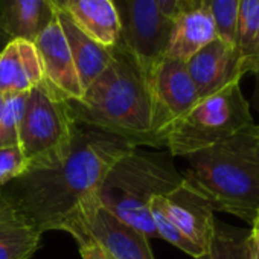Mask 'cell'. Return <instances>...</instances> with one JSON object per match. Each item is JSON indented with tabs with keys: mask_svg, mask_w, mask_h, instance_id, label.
I'll use <instances>...</instances> for the list:
<instances>
[{
	"mask_svg": "<svg viewBox=\"0 0 259 259\" xmlns=\"http://www.w3.org/2000/svg\"><path fill=\"white\" fill-rule=\"evenodd\" d=\"M136 147L78 125L67 157L55 168L29 169L0 189V198L38 232L64 230L81 204L98 192L107 171Z\"/></svg>",
	"mask_w": 259,
	"mask_h": 259,
	"instance_id": "6da1fadb",
	"label": "cell"
},
{
	"mask_svg": "<svg viewBox=\"0 0 259 259\" xmlns=\"http://www.w3.org/2000/svg\"><path fill=\"white\" fill-rule=\"evenodd\" d=\"M69 104L79 126L119 138L136 148L157 147L148 79L122 46L113 49L110 64L82 98Z\"/></svg>",
	"mask_w": 259,
	"mask_h": 259,
	"instance_id": "7a4b0ae2",
	"label": "cell"
},
{
	"mask_svg": "<svg viewBox=\"0 0 259 259\" xmlns=\"http://www.w3.org/2000/svg\"><path fill=\"white\" fill-rule=\"evenodd\" d=\"M185 159V185L203 197L213 212L220 210L253 223L259 212L257 125Z\"/></svg>",
	"mask_w": 259,
	"mask_h": 259,
	"instance_id": "3957f363",
	"label": "cell"
},
{
	"mask_svg": "<svg viewBox=\"0 0 259 259\" xmlns=\"http://www.w3.org/2000/svg\"><path fill=\"white\" fill-rule=\"evenodd\" d=\"M183 183L169 153H145L135 148L117 159L98 188L99 203L123 223L148 238H159L151 201Z\"/></svg>",
	"mask_w": 259,
	"mask_h": 259,
	"instance_id": "277c9868",
	"label": "cell"
},
{
	"mask_svg": "<svg viewBox=\"0 0 259 259\" xmlns=\"http://www.w3.org/2000/svg\"><path fill=\"white\" fill-rule=\"evenodd\" d=\"M78 123L69 99L46 81L31 89L19 130V147L28 169L58 166L69 154Z\"/></svg>",
	"mask_w": 259,
	"mask_h": 259,
	"instance_id": "5b68a950",
	"label": "cell"
},
{
	"mask_svg": "<svg viewBox=\"0 0 259 259\" xmlns=\"http://www.w3.org/2000/svg\"><path fill=\"white\" fill-rule=\"evenodd\" d=\"M251 125L250 105L239 84H233L200 99L177 119L163 135V148L171 156L186 157L224 142Z\"/></svg>",
	"mask_w": 259,
	"mask_h": 259,
	"instance_id": "8992f818",
	"label": "cell"
},
{
	"mask_svg": "<svg viewBox=\"0 0 259 259\" xmlns=\"http://www.w3.org/2000/svg\"><path fill=\"white\" fill-rule=\"evenodd\" d=\"M64 232L76 242L96 244L107 259H154L150 238L108 212L93 194L79 207Z\"/></svg>",
	"mask_w": 259,
	"mask_h": 259,
	"instance_id": "52a82bcc",
	"label": "cell"
},
{
	"mask_svg": "<svg viewBox=\"0 0 259 259\" xmlns=\"http://www.w3.org/2000/svg\"><path fill=\"white\" fill-rule=\"evenodd\" d=\"M122 20L120 46L133 57L148 78L153 67L165 57L172 20L154 0H114Z\"/></svg>",
	"mask_w": 259,
	"mask_h": 259,
	"instance_id": "ba28073f",
	"label": "cell"
},
{
	"mask_svg": "<svg viewBox=\"0 0 259 259\" xmlns=\"http://www.w3.org/2000/svg\"><path fill=\"white\" fill-rule=\"evenodd\" d=\"M147 79L153 102V133L157 148H163L165 132L188 113L200 98L183 61L163 57Z\"/></svg>",
	"mask_w": 259,
	"mask_h": 259,
	"instance_id": "9c48e42d",
	"label": "cell"
},
{
	"mask_svg": "<svg viewBox=\"0 0 259 259\" xmlns=\"http://www.w3.org/2000/svg\"><path fill=\"white\" fill-rule=\"evenodd\" d=\"M257 60L245 57L235 43L217 38L188 60L186 67L198 98L203 99L239 84L241 78L253 70Z\"/></svg>",
	"mask_w": 259,
	"mask_h": 259,
	"instance_id": "30bf717a",
	"label": "cell"
},
{
	"mask_svg": "<svg viewBox=\"0 0 259 259\" xmlns=\"http://www.w3.org/2000/svg\"><path fill=\"white\" fill-rule=\"evenodd\" d=\"M151 204L203 251L207 250L217 227L213 209L203 197L186 186L185 182L172 192L154 198Z\"/></svg>",
	"mask_w": 259,
	"mask_h": 259,
	"instance_id": "8fae6325",
	"label": "cell"
},
{
	"mask_svg": "<svg viewBox=\"0 0 259 259\" xmlns=\"http://www.w3.org/2000/svg\"><path fill=\"white\" fill-rule=\"evenodd\" d=\"M58 13V11H57ZM41 64L45 81L69 101H78L84 95V87L79 81L67 40L55 17L34 41Z\"/></svg>",
	"mask_w": 259,
	"mask_h": 259,
	"instance_id": "7c38bea8",
	"label": "cell"
},
{
	"mask_svg": "<svg viewBox=\"0 0 259 259\" xmlns=\"http://www.w3.org/2000/svg\"><path fill=\"white\" fill-rule=\"evenodd\" d=\"M43 81V64L34 41L11 38L0 51V93H28Z\"/></svg>",
	"mask_w": 259,
	"mask_h": 259,
	"instance_id": "4fadbf2b",
	"label": "cell"
},
{
	"mask_svg": "<svg viewBox=\"0 0 259 259\" xmlns=\"http://www.w3.org/2000/svg\"><path fill=\"white\" fill-rule=\"evenodd\" d=\"M92 40L107 49L122 43V20L114 0H72L63 10Z\"/></svg>",
	"mask_w": 259,
	"mask_h": 259,
	"instance_id": "5bb4252c",
	"label": "cell"
},
{
	"mask_svg": "<svg viewBox=\"0 0 259 259\" xmlns=\"http://www.w3.org/2000/svg\"><path fill=\"white\" fill-rule=\"evenodd\" d=\"M220 38L210 13L203 7H194L172 20L165 57L186 63L213 40Z\"/></svg>",
	"mask_w": 259,
	"mask_h": 259,
	"instance_id": "9a60e30c",
	"label": "cell"
},
{
	"mask_svg": "<svg viewBox=\"0 0 259 259\" xmlns=\"http://www.w3.org/2000/svg\"><path fill=\"white\" fill-rule=\"evenodd\" d=\"M57 11L52 0H0V23L10 38L35 41Z\"/></svg>",
	"mask_w": 259,
	"mask_h": 259,
	"instance_id": "2e32d148",
	"label": "cell"
},
{
	"mask_svg": "<svg viewBox=\"0 0 259 259\" xmlns=\"http://www.w3.org/2000/svg\"><path fill=\"white\" fill-rule=\"evenodd\" d=\"M57 17L67 40L79 81L85 90L110 64L113 49H107L85 35L64 11H58Z\"/></svg>",
	"mask_w": 259,
	"mask_h": 259,
	"instance_id": "e0dca14e",
	"label": "cell"
},
{
	"mask_svg": "<svg viewBox=\"0 0 259 259\" xmlns=\"http://www.w3.org/2000/svg\"><path fill=\"white\" fill-rule=\"evenodd\" d=\"M41 232L0 198V259H29L38 248Z\"/></svg>",
	"mask_w": 259,
	"mask_h": 259,
	"instance_id": "ac0fdd59",
	"label": "cell"
},
{
	"mask_svg": "<svg viewBox=\"0 0 259 259\" xmlns=\"http://www.w3.org/2000/svg\"><path fill=\"white\" fill-rule=\"evenodd\" d=\"M250 230L223 226L217 223L212 241L198 259H248Z\"/></svg>",
	"mask_w": 259,
	"mask_h": 259,
	"instance_id": "d6986e66",
	"label": "cell"
},
{
	"mask_svg": "<svg viewBox=\"0 0 259 259\" xmlns=\"http://www.w3.org/2000/svg\"><path fill=\"white\" fill-rule=\"evenodd\" d=\"M235 43L248 58H259V0H241Z\"/></svg>",
	"mask_w": 259,
	"mask_h": 259,
	"instance_id": "ffe728a7",
	"label": "cell"
},
{
	"mask_svg": "<svg viewBox=\"0 0 259 259\" xmlns=\"http://www.w3.org/2000/svg\"><path fill=\"white\" fill-rule=\"evenodd\" d=\"M28 93L7 95L0 107V148L19 145V130Z\"/></svg>",
	"mask_w": 259,
	"mask_h": 259,
	"instance_id": "44dd1931",
	"label": "cell"
},
{
	"mask_svg": "<svg viewBox=\"0 0 259 259\" xmlns=\"http://www.w3.org/2000/svg\"><path fill=\"white\" fill-rule=\"evenodd\" d=\"M239 2L241 0H201L200 4L210 13L218 31V37L229 43H235Z\"/></svg>",
	"mask_w": 259,
	"mask_h": 259,
	"instance_id": "7402d4cb",
	"label": "cell"
},
{
	"mask_svg": "<svg viewBox=\"0 0 259 259\" xmlns=\"http://www.w3.org/2000/svg\"><path fill=\"white\" fill-rule=\"evenodd\" d=\"M150 207H151V213H153V220H154L159 238H163L165 241L176 245L177 248H180L186 254L192 256L194 259H198L204 254V251L197 244H194L188 236H185L182 233V230L176 224H172L154 204H151Z\"/></svg>",
	"mask_w": 259,
	"mask_h": 259,
	"instance_id": "603a6c76",
	"label": "cell"
},
{
	"mask_svg": "<svg viewBox=\"0 0 259 259\" xmlns=\"http://www.w3.org/2000/svg\"><path fill=\"white\" fill-rule=\"evenodd\" d=\"M26 169L28 165L19 145L0 148V189L25 174Z\"/></svg>",
	"mask_w": 259,
	"mask_h": 259,
	"instance_id": "cb8c5ba5",
	"label": "cell"
},
{
	"mask_svg": "<svg viewBox=\"0 0 259 259\" xmlns=\"http://www.w3.org/2000/svg\"><path fill=\"white\" fill-rule=\"evenodd\" d=\"M160 11L171 20H174L182 13L195 7L194 0H154Z\"/></svg>",
	"mask_w": 259,
	"mask_h": 259,
	"instance_id": "d4e9b609",
	"label": "cell"
},
{
	"mask_svg": "<svg viewBox=\"0 0 259 259\" xmlns=\"http://www.w3.org/2000/svg\"><path fill=\"white\" fill-rule=\"evenodd\" d=\"M79 253L82 259H107V256L104 254V251L93 242L90 241H84L79 242Z\"/></svg>",
	"mask_w": 259,
	"mask_h": 259,
	"instance_id": "484cf974",
	"label": "cell"
},
{
	"mask_svg": "<svg viewBox=\"0 0 259 259\" xmlns=\"http://www.w3.org/2000/svg\"><path fill=\"white\" fill-rule=\"evenodd\" d=\"M250 226H251V229H250V239H251L256 251L259 253V212L256 213V217H254V220H253V223Z\"/></svg>",
	"mask_w": 259,
	"mask_h": 259,
	"instance_id": "4316f807",
	"label": "cell"
},
{
	"mask_svg": "<svg viewBox=\"0 0 259 259\" xmlns=\"http://www.w3.org/2000/svg\"><path fill=\"white\" fill-rule=\"evenodd\" d=\"M251 73L254 75V93H253V105L259 113V60L256 61Z\"/></svg>",
	"mask_w": 259,
	"mask_h": 259,
	"instance_id": "83f0119b",
	"label": "cell"
},
{
	"mask_svg": "<svg viewBox=\"0 0 259 259\" xmlns=\"http://www.w3.org/2000/svg\"><path fill=\"white\" fill-rule=\"evenodd\" d=\"M70 2H72V0H52L54 7H55L58 11H63V10H66V8L70 5Z\"/></svg>",
	"mask_w": 259,
	"mask_h": 259,
	"instance_id": "f1b7e54d",
	"label": "cell"
},
{
	"mask_svg": "<svg viewBox=\"0 0 259 259\" xmlns=\"http://www.w3.org/2000/svg\"><path fill=\"white\" fill-rule=\"evenodd\" d=\"M11 38L5 34V31H4V28H2V23H0V51H2L4 48H5V45L10 41Z\"/></svg>",
	"mask_w": 259,
	"mask_h": 259,
	"instance_id": "f546056e",
	"label": "cell"
},
{
	"mask_svg": "<svg viewBox=\"0 0 259 259\" xmlns=\"http://www.w3.org/2000/svg\"><path fill=\"white\" fill-rule=\"evenodd\" d=\"M248 259H259V253L256 251V248H254L251 239H250V256H248Z\"/></svg>",
	"mask_w": 259,
	"mask_h": 259,
	"instance_id": "4dcf8cb0",
	"label": "cell"
},
{
	"mask_svg": "<svg viewBox=\"0 0 259 259\" xmlns=\"http://www.w3.org/2000/svg\"><path fill=\"white\" fill-rule=\"evenodd\" d=\"M4 99H5V95L0 93V107H2V104H4Z\"/></svg>",
	"mask_w": 259,
	"mask_h": 259,
	"instance_id": "1f68e13d",
	"label": "cell"
},
{
	"mask_svg": "<svg viewBox=\"0 0 259 259\" xmlns=\"http://www.w3.org/2000/svg\"><path fill=\"white\" fill-rule=\"evenodd\" d=\"M194 2H195V7H198L201 4V0H194Z\"/></svg>",
	"mask_w": 259,
	"mask_h": 259,
	"instance_id": "d6a6232c",
	"label": "cell"
},
{
	"mask_svg": "<svg viewBox=\"0 0 259 259\" xmlns=\"http://www.w3.org/2000/svg\"><path fill=\"white\" fill-rule=\"evenodd\" d=\"M257 132H259V125H257Z\"/></svg>",
	"mask_w": 259,
	"mask_h": 259,
	"instance_id": "836d02e7",
	"label": "cell"
}]
</instances>
